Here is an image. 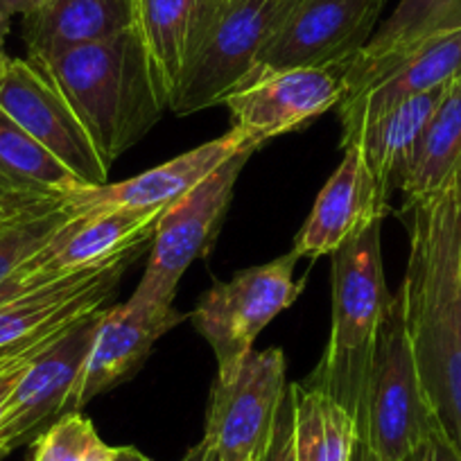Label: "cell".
Here are the masks:
<instances>
[{
    "label": "cell",
    "instance_id": "11",
    "mask_svg": "<svg viewBox=\"0 0 461 461\" xmlns=\"http://www.w3.org/2000/svg\"><path fill=\"white\" fill-rule=\"evenodd\" d=\"M0 111L50 149L86 188L109 184V166L97 154L79 118L32 61L10 57L0 75Z\"/></svg>",
    "mask_w": 461,
    "mask_h": 461
},
{
    "label": "cell",
    "instance_id": "13",
    "mask_svg": "<svg viewBox=\"0 0 461 461\" xmlns=\"http://www.w3.org/2000/svg\"><path fill=\"white\" fill-rule=\"evenodd\" d=\"M461 75V28L434 34L384 64L346 77L337 106L341 134L357 130L383 111L419 93L446 86Z\"/></svg>",
    "mask_w": 461,
    "mask_h": 461
},
{
    "label": "cell",
    "instance_id": "35",
    "mask_svg": "<svg viewBox=\"0 0 461 461\" xmlns=\"http://www.w3.org/2000/svg\"><path fill=\"white\" fill-rule=\"evenodd\" d=\"M113 461H152V459L145 456L140 450H136V447L125 446V447H115Z\"/></svg>",
    "mask_w": 461,
    "mask_h": 461
},
{
    "label": "cell",
    "instance_id": "14",
    "mask_svg": "<svg viewBox=\"0 0 461 461\" xmlns=\"http://www.w3.org/2000/svg\"><path fill=\"white\" fill-rule=\"evenodd\" d=\"M184 319L185 314L175 305L148 303L134 296L113 308H102L70 411H79L95 396L130 380L148 360L154 344Z\"/></svg>",
    "mask_w": 461,
    "mask_h": 461
},
{
    "label": "cell",
    "instance_id": "33",
    "mask_svg": "<svg viewBox=\"0 0 461 461\" xmlns=\"http://www.w3.org/2000/svg\"><path fill=\"white\" fill-rule=\"evenodd\" d=\"M181 461H221V459H220V455H217L215 447H212L206 438H202L197 446L190 447L188 455H185Z\"/></svg>",
    "mask_w": 461,
    "mask_h": 461
},
{
    "label": "cell",
    "instance_id": "5",
    "mask_svg": "<svg viewBox=\"0 0 461 461\" xmlns=\"http://www.w3.org/2000/svg\"><path fill=\"white\" fill-rule=\"evenodd\" d=\"M296 263L299 256L290 251L267 265L242 269L199 296L193 326L212 348L217 369H229L254 351L256 337L299 299L305 278H294Z\"/></svg>",
    "mask_w": 461,
    "mask_h": 461
},
{
    "label": "cell",
    "instance_id": "38",
    "mask_svg": "<svg viewBox=\"0 0 461 461\" xmlns=\"http://www.w3.org/2000/svg\"><path fill=\"white\" fill-rule=\"evenodd\" d=\"M12 221H19V220H14V217H10L5 211H3V208H0V230L5 229L7 224H12Z\"/></svg>",
    "mask_w": 461,
    "mask_h": 461
},
{
    "label": "cell",
    "instance_id": "39",
    "mask_svg": "<svg viewBox=\"0 0 461 461\" xmlns=\"http://www.w3.org/2000/svg\"><path fill=\"white\" fill-rule=\"evenodd\" d=\"M7 455V452H0V461H3V456H5Z\"/></svg>",
    "mask_w": 461,
    "mask_h": 461
},
{
    "label": "cell",
    "instance_id": "15",
    "mask_svg": "<svg viewBox=\"0 0 461 461\" xmlns=\"http://www.w3.org/2000/svg\"><path fill=\"white\" fill-rule=\"evenodd\" d=\"M242 152H258L245 136L230 127L224 136L212 139L190 152L161 163L152 170L131 179L106 184L100 188H84L66 203L73 215L84 217L111 208H131V211H166L170 203L197 188L206 176L229 158Z\"/></svg>",
    "mask_w": 461,
    "mask_h": 461
},
{
    "label": "cell",
    "instance_id": "28",
    "mask_svg": "<svg viewBox=\"0 0 461 461\" xmlns=\"http://www.w3.org/2000/svg\"><path fill=\"white\" fill-rule=\"evenodd\" d=\"M55 281H59V278L50 276V274H43V272H32V269L25 267L23 265V267H21L16 274H12L10 278L0 281V305L10 303V301L19 299V296L39 290V287L50 285V283H55Z\"/></svg>",
    "mask_w": 461,
    "mask_h": 461
},
{
    "label": "cell",
    "instance_id": "8",
    "mask_svg": "<svg viewBox=\"0 0 461 461\" xmlns=\"http://www.w3.org/2000/svg\"><path fill=\"white\" fill-rule=\"evenodd\" d=\"M285 371L281 348L249 351L229 369H217L203 438L221 461H260L285 396Z\"/></svg>",
    "mask_w": 461,
    "mask_h": 461
},
{
    "label": "cell",
    "instance_id": "12",
    "mask_svg": "<svg viewBox=\"0 0 461 461\" xmlns=\"http://www.w3.org/2000/svg\"><path fill=\"white\" fill-rule=\"evenodd\" d=\"M100 310L75 323L57 344L30 362L7 401L0 429V450L12 452L34 432L68 414L70 401L82 378Z\"/></svg>",
    "mask_w": 461,
    "mask_h": 461
},
{
    "label": "cell",
    "instance_id": "37",
    "mask_svg": "<svg viewBox=\"0 0 461 461\" xmlns=\"http://www.w3.org/2000/svg\"><path fill=\"white\" fill-rule=\"evenodd\" d=\"M353 461H380V459L374 455V452L366 450V447L362 446L360 441H357V447H356V455H353Z\"/></svg>",
    "mask_w": 461,
    "mask_h": 461
},
{
    "label": "cell",
    "instance_id": "21",
    "mask_svg": "<svg viewBox=\"0 0 461 461\" xmlns=\"http://www.w3.org/2000/svg\"><path fill=\"white\" fill-rule=\"evenodd\" d=\"M130 28H136L134 0H46L25 16L23 37L28 59L41 64Z\"/></svg>",
    "mask_w": 461,
    "mask_h": 461
},
{
    "label": "cell",
    "instance_id": "19",
    "mask_svg": "<svg viewBox=\"0 0 461 461\" xmlns=\"http://www.w3.org/2000/svg\"><path fill=\"white\" fill-rule=\"evenodd\" d=\"M163 211L111 208L93 215H75L25 267L64 278L148 245Z\"/></svg>",
    "mask_w": 461,
    "mask_h": 461
},
{
    "label": "cell",
    "instance_id": "4",
    "mask_svg": "<svg viewBox=\"0 0 461 461\" xmlns=\"http://www.w3.org/2000/svg\"><path fill=\"white\" fill-rule=\"evenodd\" d=\"M356 425L362 446L380 461H402L437 425L416 369L401 287L378 326Z\"/></svg>",
    "mask_w": 461,
    "mask_h": 461
},
{
    "label": "cell",
    "instance_id": "1",
    "mask_svg": "<svg viewBox=\"0 0 461 461\" xmlns=\"http://www.w3.org/2000/svg\"><path fill=\"white\" fill-rule=\"evenodd\" d=\"M398 215L410 236L401 292L416 369L437 428L461 455V161Z\"/></svg>",
    "mask_w": 461,
    "mask_h": 461
},
{
    "label": "cell",
    "instance_id": "22",
    "mask_svg": "<svg viewBox=\"0 0 461 461\" xmlns=\"http://www.w3.org/2000/svg\"><path fill=\"white\" fill-rule=\"evenodd\" d=\"M459 28L461 0H401L369 43L346 64V77L384 64L434 34Z\"/></svg>",
    "mask_w": 461,
    "mask_h": 461
},
{
    "label": "cell",
    "instance_id": "10",
    "mask_svg": "<svg viewBox=\"0 0 461 461\" xmlns=\"http://www.w3.org/2000/svg\"><path fill=\"white\" fill-rule=\"evenodd\" d=\"M384 3L387 0H301L263 48L256 75L348 64L374 37Z\"/></svg>",
    "mask_w": 461,
    "mask_h": 461
},
{
    "label": "cell",
    "instance_id": "9",
    "mask_svg": "<svg viewBox=\"0 0 461 461\" xmlns=\"http://www.w3.org/2000/svg\"><path fill=\"white\" fill-rule=\"evenodd\" d=\"M346 95V64L258 73L230 93L224 106L233 130L256 149L283 134L308 127L314 118L337 109Z\"/></svg>",
    "mask_w": 461,
    "mask_h": 461
},
{
    "label": "cell",
    "instance_id": "18",
    "mask_svg": "<svg viewBox=\"0 0 461 461\" xmlns=\"http://www.w3.org/2000/svg\"><path fill=\"white\" fill-rule=\"evenodd\" d=\"M86 185L0 111V208L14 220L64 208Z\"/></svg>",
    "mask_w": 461,
    "mask_h": 461
},
{
    "label": "cell",
    "instance_id": "26",
    "mask_svg": "<svg viewBox=\"0 0 461 461\" xmlns=\"http://www.w3.org/2000/svg\"><path fill=\"white\" fill-rule=\"evenodd\" d=\"M97 441L91 420L79 411H68L39 434L32 461H84Z\"/></svg>",
    "mask_w": 461,
    "mask_h": 461
},
{
    "label": "cell",
    "instance_id": "6",
    "mask_svg": "<svg viewBox=\"0 0 461 461\" xmlns=\"http://www.w3.org/2000/svg\"><path fill=\"white\" fill-rule=\"evenodd\" d=\"M301 0H229L220 23L170 100L176 115L224 104L258 68L269 39Z\"/></svg>",
    "mask_w": 461,
    "mask_h": 461
},
{
    "label": "cell",
    "instance_id": "7",
    "mask_svg": "<svg viewBox=\"0 0 461 461\" xmlns=\"http://www.w3.org/2000/svg\"><path fill=\"white\" fill-rule=\"evenodd\" d=\"M256 152H242L217 167L181 199L161 212L154 229L148 267L131 296L148 303L172 305L181 276L194 260L208 256L221 220L233 199L238 176Z\"/></svg>",
    "mask_w": 461,
    "mask_h": 461
},
{
    "label": "cell",
    "instance_id": "16",
    "mask_svg": "<svg viewBox=\"0 0 461 461\" xmlns=\"http://www.w3.org/2000/svg\"><path fill=\"white\" fill-rule=\"evenodd\" d=\"M392 206L380 197L360 149L344 148V158L319 193L292 251L312 260L332 256L371 224L383 221Z\"/></svg>",
    "mask_w": 461,
    "mask_h": 461
},
{
    "label": "cell",
    "instance_id": "31",
    "mask_svg": "<svg viewBox=\"0 0 461 461\" xmlns=\"http://www.w3.org/2000/svg\"><path fill=\"white\" fill-rule=\"evenodd\" d=\"M23 369H14V371H5V374H0V429H3V420H5L7 401H10L12 392H14L16 380H19V375L23 374ZM0 452H5V450H0ZM7 455H10V452H7Z\"/></svg>",
    "mask_w": 461,
    "mask_h": 461
},
{
    "label": "cell",
    "instance_id": "25",
    "mask_svg": "<svg viewBox=\"0 0 461 461\" xmlns=\"http://www.w3.org/2000/svg\"><path fill=\"white\" fill-rule=\"evenodd\" d=\"M68 206L12 221L0 230V281L19 272L73 220Z\"/></svg>",
    "mask_w": 461,
    "mask_h": 461
},
{
    "label": "cell",
    "instance_id": "29",
    "mask_svg": "<svg viewBox=\"0 0 461 461\" xmlns=\"http://www.w3.org/2000/svg\"><path fill=\"white\" fill-rule=\"evenodd\" d=\"M402 461H461V455L450 446L441 429L434 425L423 441L410 452Z\"/></svg>",
    "mask_w": 461,
    "mask_h": 461
},
{
    "label": "cell",
    "instance_id": "32",
    "mask_svg": "<svg viewBox=\"0 0 461 461\" xmlns=\"http://www.w3.org/2000/svg\"><path fill=\"white\" fill-rule=\"evenodd\" d=\"M32 360V356L21 351H0V374H5V371H14V369H23L28 366Z\"/></svg>",
    "mask_w": 461,
    "mask_h": 461
},
{
    "label": "cell",
    "instance_id": "23",
    "mask_svg": "<svg viewBox=\"0 0 461 461\" xmlns=\"http://www.w3.org/2000/svg\"><path fill=\"white\" fill-rule=\"evenodd\" d=\"M461 161V75L447 84L411 158L401 190L405 202L437 193Z\"/></svg>",
    "mask_w": 461,
    "mask_h": 461
},
{
    "label": "cell",
    "instance_id": "3",
    "mask_svg": "<svg viewBox=\"0 0 461 461\" xmlns=\"http://www.w3.org/2000/svg\"><path fill=\"white\" fill-rule=\"evenodd\" d=\"M380 224H371L332 254L330 337L319 365L301 383L330 396L353 419L362 401L378 326L393 296L384 281Z\"/></svg>",
    "mask_w": 461,
    "mask_h": 461
},
{
    "label": "cell",
    "instance_id": "27",
    "mask_svg": "<svg viewBox=\"0 0 461 461\" xmlns=\"http://www.w3.org/2000/svg\"><path fill=\"white\" fill-rule=\"evenodd\" d=\"M260 461H296L294 389H292V384H287L285 396H283L281 407H278L272 438H269L267 450L263 452Z\"/></svg>",
    "mask_w": 461,
    "mask_h": 461
},
{
    "label": "cell",
    "instance_id": "24",
    "mask_svg": "<svg viewBox=\"0 0 461 461\" xmlns=\"http://www.w3.org/2000/svg\"><path fill=\"white\" fill-rule=\"evenodd\" d=\"M296 461H353L357 425L353 414L326 393L292 383Z\"/></svg>",
    "mask_w": 461,
    "mask_h": 461
},
{
    "label": "cell",
    "instance_id": "36",
    "mask_svg": "<svg viewBox=\"0 0 461 461\" xmlns=\"http://www.w3.org/2000/svg\"><path fill=\"white\" fill-rule=\"evenodd\" d=\"M7 32H10V23H5V21H0V75H3V70H5L7 61H10V57L5 55V37Z\"/></svg>",
    "mask_w": 461,
    "mask_h": 461
},
{
    "label": "cell",
    "instance_id": "17",
    "mask_svg": "<svg viewBox=\"0 0 461 461\" xmlns=\"http://www.w3.org/2000/svg\"><path fill=\"white\" fill-rule=\"evenodd\" d=\"M136 30L152 73L170 104L184 75L203 50L229 0H134Z\"/></svg>",
    "mask_w": 461,
    "mask_h": 461
},
{
    "label": "cell",
    "instance_id": "2",
    "mask_svg": "<svg viewBox=\"0 0 461 461\" xmlns=\"http://www.w3.org/2000/svg\"><path fill=\"white\" fill-rule=\"evenodd\" d=\"M34 66L64 95L109 167L167 106L136 28Z\"/></svg>",
    "mask_w": 461,
    "mask_h": 461
},
{
    "label": "cell",
    "instance_id": "30",
    "mask_svg": "<svg viewBox=\"0 0 461 461\" xmlns=\"http://www.w3.org/2000/svg\"><path fill=\"white\" fill-rule=\"evenodd\" d=\"M46 0H0V21L10 23L14 16H30L43 5Z\"/></svg>",
    "mask_w": 461,
    "mask_h": 461
},
{
    "label": "cell",
    "instance_id": "20",
    "mask_svg": "<svg viewBox=\"0 0 461 461\" xmlns=\"http://www.w3.org/2000/svg\"><path fill=\"white\" fill-rule=\"evenodd\" d=\"M446 88L447 84L401 100L357 130L341 134V149H360L384 203H389L393 190L401 188L405 181L420 136L428 130Z\"/></svg>",
    "mask_w": 461,
    "mask_h": 461
},
{
    "label": "cell",
    "instance_id": "34",
    "mask_svg": "<svg viewBox=\"0 0 461 461\" xmlns=\"http://www.w3.org/2000/svg\"><path fill=\"white\" fill-rule=\"evenodd\" d=\"M113 455H115V447L106 446V443L100 438V441L91 447V452H88L84 461H113Z\"/></svg>",
    "mask_w": 461,
    "mask_h": 461
}]
</instances>
